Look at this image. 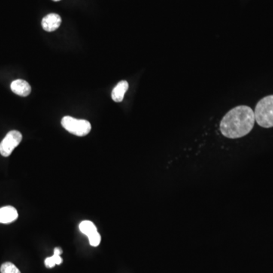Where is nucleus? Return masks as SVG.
<instances>
[{
    "mask_svg": "<svg viewBox=\"0 0 273 273\" xmlns=\"http://www.w3.org/2000/svg\"><path fill=\"white\" fill-rule=\"evenodd\" d=\"M255 123L254 112L247 106L235 107L227 113L220 123L222 135L231 139L242 138L253 129Z\"/></svg>",
    "mask_w": 273,
    "mask_h": 273,
    "instance_id": "obj_1",
    "label": "nucleus"
},
{
    "mask_svg": "<svg viewBox=\"0 0 273 273\" xmlns=\"http://www.w3.org/2000/svg\"><path fill=\"white\" fill-rule=\"evenodd\" d=\"M61 123L66 131L78 137L87 135L91 131L90 123L83 119H77L71 116H65L62 118Z\"/></svg>",
    "mask_w": 273,
    "mask_h": 273,
    "instance_id": "obj_3",
    "label": "nucleus"
},
{
    "mask_svg": "<svg viewBox=\"0 0 273 273\" xmlns=\"http://www.w3.org/2000/svg\"><path fill=\"white\" fill-rule=\"evenodd\" d=\"M62 253V249L59 247H56L54 249V254L50 257L45 259V265L47 268H53L56 265H60L62 262V258L60 255Z\"/></svg>",
    "mask_w": 273,
    "mask_h": 273,
    "instance_id": "obj_9",
    "label": "nucleus"
},
{
    "mask_svg": "<svg viewBox=\"0 0 273 273\" xmlns=\"http://www.w3.org/2000/svg\"><path fill=\"white\" fill-rule=\"evenodd\" d=\"M128 89V83L126 80H122V81L119 82L112 92L113 101L116 103L122 102Z\"/></svg>",
    "mask_w": 273,
    "mask_h": 273,
    "instance_id": "obj_8",
    "label": "nucleus"
},
{
    "mask_svg": "<svg viewBox=\"0 0 273 273\" xmlns=\"http://www.w3.org/2000/svg\"><path fill=\"white\" fill-rule=\"evenodd\" d=\"M19 217L17 210L12 206L0 208V223L9 224L16 221Z\"/></svg>",
    "mask_w": 273,
    "mask_h": 273,
    "instance_id": "obj_7",
    "label": "nucleus"
},
{
    "mask_svg": "<svg viewBox=\"0 0 273 273\" xmlns=\"http://www.w3.org/2000/svg\"><path fill=\"white\" fill-rule=\"evenodd\" d=\"M1 273H21L20 270L13 263V262H4L1 268H0Z\"/></svg>",
    "mask_w": 273,
    "mask_h": 273,
    "instance_id": "obj_11",
    "label": "nucleus"
},
{
    "mask_svg": "<svg viewBox=\"0 0 273 273\" xmlns=\"http://www.w3.org/2000/svg\"><path fill=\"white\" fill-rule=\"evenodd\" d=\"M79 229L82 233L86 235V236L92 235L95 232H98L96 225L94 224V222L91 221L85 220L80 222L79 225Z\"/></svg>",
    "mask_w": 273,
    "mask_h": 273,
    "instance_id": "obj_10",
    "label": "nucleus"
},
{
    "mask_svg": "<svg viewBox=\"0 0 273 273\" xmlns=\"http://www.w3.org/2000/svg\"><path fill=\"white\" fill-rule=\"evenodd\" d=\"M255 121L259 126L269 128L273 127V95L267 96L259 101L254 112Z\"/></svg>",
    "mask_w": 273,
    "mask_h": 273,
    "instance_id": "obj_2",
    "label": "nucleus"
},
{
    "mask_svg": "<svg viewBox=\"0 0 273 273\" xmlns=\"http://www.w3.org/2000/svg\"><path fill=\"white\" fill-rule=\"evenodd\" d=\"M22 141V134L19 131H10L0 143V153L4 157H8Z\"/></svg>",
    "mask_w": 273,
    "mask_h": 273,
    "instance_id": "obj_4",
    "label": "nucleus"
},
{
    "mask_svg": "<svg viewBox=\"0 0 273 273\" xmlns=\"http://www.w3.org/2000/svg\"><path fill=\"white\" fill-rule=\"evenodd\" d=\"M11 89L19 96L28 97L31 94V86L26 80L18 79L12 82Z\"/></svg>",
    "mask_w": 273,
    "mask_h": 273,
    "instance_id": "obj_6",
    "label": "nucleus"
},
{
    "mask_svg": "<svg viewBox=\"0 0 273 273\" xmlns=\"http://www.w3.org/2000/svg\"><path fill=\"white\" fill-rule=\"evenodd\" d=\"M53 1H54V2H59L60 0H53Z\"/></svg>",
    "mask_w": 273,
    "mask_h": 273,
    "instance_id": "obj_13",
    "label": "nucleus"
},
{
    "mask_svg": "<svg viewBox=\"0 0 273 273\" xmlns=\"http://www.w3.org/2000/svg\"><path fill=\"white\" fill-rule=\"evenodd\" d=\"M61 23H62V19L60 16L55 13H51L43 18L41 25L45 31L53 32L60 27Z\"/></svg>",
    "mask_w": 273,
    "mask_h": 273,
    "instance_id": "obj_5",
    "label": "nucleus"
},
{
    "mask_svg": "<svg viewBox=\"0 0 273 273\" xmlns=\"http://www.w3.org/2000/svg\"><path fill=\"white\" fill-rule=\"evenodd\" d=\"M88 239H89V244L93 247H98L100 245L101 241V236L100 235L99 232H96L92 235L88 236Z\"/></svg>",
    "mask_w": 273,
    "mask_h": 273,
    "instance_id": "obj_12",
    "label": "nucleus"
}]
</instances>
